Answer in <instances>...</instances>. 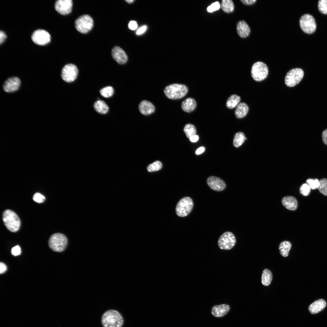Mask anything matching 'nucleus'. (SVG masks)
<instances>
[{
  "instance_id": "1",
  "label": "nucleus",
  "mask_w": 327,
  "mask_h": 327,
  "mask_svg": "<svg viewBox=\"0 0 327 327\" xmlns=\"http://www.w3.org/2000/svg\"><path fill=\"white\" fill-rule=\"evenodd\" d=\"M101 322L103 327H121L124 320L123 317L118 311L110 309L103 314Z\"/></svg>"
},
{
  "instance_id": "2",
  "label": "nucleus",
  "mask_w": 327,
  "mask_h": 327,
  "mask_svg": "<svg viewBox=\"0 0 327 327\" xmlns=\"http://www.w3.org/2000/svg\"><path fill=\"white\" fill-rule=\"evenodd\" d=\"M188 90V88L185 85L176 83L167 86L164 92L168 98L176 100L180 99L185 96Z\"/></svg>"
},
{
  "instance_id": "3",
  "label": "nucleus",
  "mask_w": 327,
  "mask_h": 327,
  "mask_svg": "<svg viewBox=\"0 0 327 327\" xmlns=\"http://www.w3.org/2000/svg\"><path fill=\"white\" fill-rule=\"evenodd\" d=\"M3 220L7 229L12 232H16L20 228L21 225L20 219L14 211L6 210L3 212Z\"/></svg>"
},
{
  "instance_id": "4",
  "label": "nucleus",
  "mask_w": 327,
  "mask_h": 327,
  "mask_svg": "<svg viewBox=\"0 0 327 327\" xmlns=\"http://www.w3.org/2000/svg\"><path fill=\"white\" fill-rule=\"evenodd\" d=\"M68 244L67 237L63 234L57 233L52 235L50 237L48 245L53 250L61 252L66 248Z\"/></svg>"
},
{
  "instance_id": "5",
  "label": "nucleus",
  "mask_w": 327,
  "mask_h": 327,
  "mask_svg": "<svg viewBox=\"0 0 327 327\" xmlns=\"http://www.w3.org/2000/svg\"><path fill=\"white\" fill-rule=\"evenodd\" d=\"M193 206L192 199L188 197H184L177 203L176 208V213L180 217L186 216L191 212Z\"/></svg>"
},
{
  "instance_id": "6",
  "label": "nucleus",
  "mask_w": 327,
  "mask_h": 327,
  "mask_svg": "<svg viewBox=\"0 0 327 327\" xmlns=\"http://www.w3.org/2000/svg\"><path fill=\"white\" fill-rule=\"evenodd\" d=\"M268 74V69L266 65L260 61L255 63L251 70V76L254 80L257 81L264 80Z\"/></svg>"
},
{
  "instance_id": "7",
  "label": "nucleus",
  "mask_w": 327,
  "mask_h": 327,
  "mask_svg": "<svg viewBox=\"0 0 327 327\" xmlns=\"http://www.w3.org/2000/svg\"><path fill=\"white\" fill-rule=\"evenodd\" d=\"M94 21L91 17L88 15H84L78 17L75 21V26L79 32L85 34L92 28Z\"/></svg>"
},
{
  "instance_id": "8",
  "label": "nucleus",
  "mask_w": 327,
  "mask_h": 327,
  "mask_svg": "<svg viewBox=\"0 0 327 327\" xmlns=\"http://www.w3.org/2000/svg\"><path fill=\"white\" fill-rule=\"evenodd\" d=\"M304 74L303 70L299 68H295L289 70L285 77V82L287 86L294 87L299 84Z\"/></svg>"
},
{
  "instance_id": "9",
  "label": "nucleus",
  "mask_w": 327,
  "mask_h": 327,
  "mask_svg": "<svg viewBox=\"0 0 327 327\" xmlns=\"http://www.w3.org/2000/svg\"><path fill=\"white\" fill-rule=\"evenodd\" d=\"M302 30L305 33H314L316 28V24L313 17L309 14H305L301 16L299 21Z\"/></svg>"
},
{
  "instance_id": "10",
  "label": "nucleus",
  "mask_w": 327,
  "mask_h": 327,
  "mask_svg": "<svg viewBox=\"0 0 327 327\" xmlns=\"http://www.w3.org/2000/svg\"><path fill=\"white\" fill-rule=\"evenodd\" d=\"M236 243V239L234 235L231 232H226L220 236L218 244L220 249L229 250L234 246Z\"/></svg>"
},
{
  "instance_id": "11",
  "label": "nucleus",
  "mask_w": 327,
  "mask_h": 327,
  "mask_svg": "<svg viewBox=\"0 0 327 327\" xmlns=\"http://www.w3.org/2000/svg\"><path fill=\"white\" fill-rule=\"evenodd\" d=\"M78 69L77 66L72 64L65 65L62 68L61 76L65 81L70 83L74 81L77 78Z\"/></svg>"
},
{
  "instance_id": "12",
  "label": "nucleus",
  "mask_w": 327,
  "mask_h": 327,
  "mask_svg": "<svg viewBox=\"0 0 327 327\" xmlns=\"http://www.w3.org/2000/svg\"><path fill=\"white\" fill-rule=\"evenodd\" d=\"M31 39L36 44L43 45L49 43L51 41V36L46 30L38 29L35 31L31 35Z\"/></svg>"
},
{
  "instance_id": "13",
  "label": "nucleus",
  "mask_w": 327,
  "mask_h": 327,
  "mask_svg": "<svg viewBox=\"0 0 327 327\" xmlns=\"http://www.w3.org/2000/svg\"><path fill=\"white\" fill-rule=\"evenodd\" d=\"M73 2L71 0H58L56 1L54 5L55 9L59 14L66 15L72 11Z\"/></svg>"
},
{
  "instance_id": "14",
  "label": "nucleus",
  "mask_w": 327,
  "mask_h": 327,
  "mask_svg": "<svg viewBox=\"0 0 327 327\" xmlns=\"http://www.w3.org/2000/svg\"><path fill=\"white\" fill-rule=\"evenodd\" d=\"M206 182L210 188L216 191H223L226 187V184L223 180L214 176L209 177L206 180Z\"/></svg>"
},
{
  "instance_id": "15",
  "label": "nucleus",
  "mask_w": 327,
  "mask_h": 327,
  "mask_svg": "<svg viewBox=\"0 0 327 327\" xmlns=\"http://www.w3.org/2000/svg\"><path fill=\"white\" fill-rule=\"evenodd\" d=\"M21 83V81L18 77L14 76L9 78L3 84V90L8 93L15 92L18 89Z\"/></svg>"
},
{
  "instance_id": "16",
  "label": "nucleus",
  "mask_w": 327,
  "mask_h": 327,
  "mask_svg": "<svg viewBox=\"0 0 327 327\" xmlns=\"http://www.w3.org/2000/svg\"><path fill=\"white\" fill-rule=\"evenodd\" d=\"M111 54L113 59L119 64H124L128 61V57L126 53L119 46H115L113 48Z\"/></svg>"
},
{
  "instance_id": "17",
  "label": "nucleus",
  "mask_w": 327,
  "mask_h": 327,
  "mask_svg": "<svg viewBox=\"0 0 327 327\" xmlns=\"http://www.w3.org/2000/svg\"><path fill=\"white\" fill-rule=\"evenodd\" d=\"M140 112L144 115H148L154 113L155 108L150 102L146 100L141 101L138 106Z\"/></svg>"
},
{
  "instance_id": "18",
  "label": "nucleus",
  "mask_w": 327,
  "mask_h": 327,
  "mask_svg": "<svg viewBox=\"0 0 327 327\" xmlns=\"http://www.w3.org/2000/svg\"><path fill=\"white\" fill-rule=\"evenodd\" d=\"M230 309V306L227 304L215 305L212 308V314L216 317H221L226 315Z\"/></svg>"
},
{
  "instance_id": "19",
  "label": "nucleus",
  "mask_w": 327,
  "mask_h": 327,
  "mask_svg": "<svg viewBox=\"0 0 327 327\" xmlns=\"http://www.w3.org/2000/svg\"><path fill=\"white\" fill-rule=\"evenodd\" d=\"M282 205L287 209L290 210H296L298 203L296 198L292 196H286L283 198L282 200Z\"/></svg>"
},
{
  "instance_id": "20",
  "label": "nucleus",
  "mask_w": 327,
  "mask_h": 327,
  "mask_svg": "<svg viewBox=\"0 0 327 327\" xmlns=\"http://www.w3.org/2000/svg\"><path fill=\"white\" fill-rule=\"evenodd\" d=\"M237 33L241 38L248 36L250 32V29L248 24L244 20L239 21L236 25Z\"/></svg>"
},
{
  "instance_id": "21",
  "label": "nucleus",
  "mask_w": 327,
  "mask_h": 327,
  "mask_svg": "<svg viewBox=\"0 0 327 327\" xmlns=\"http://www.w3.org/2000/svg\"><path fill=\"white\" fill-rule=\"evenodd\" d=\"M326 305V302L324 300L319 299L311 304L309 307V310L312 314H316L323 310Z\"/></svg>"
},
{
  "instance_id": "22",
  "label": "nucleus",
  "mask_w": 327,
  "mask_h": 327,
  "mask_svg": "<svg viewBox=\"0 0 327 327\" xmlns=\"http://www.w3.org/2000/svg\"><path fill=\"white\" fill-rule=\"evenodd\" d=\"M197 103L195 100L191 97H188L184 100L181 104V108L185 112L190 113L195 109Z\"/></svg>"
},
{
  "instance_id": "23",
  "label": "nucleus",
  "mask_w": 327,
  "mask_h": 327,
  "mask_svg": "<svg viewBox=\"0 0 327 327\" xmlns=\"http://www.w3.org/2000/svg\"><path fill=\"white\" fill-rule=\"evenodd\" d=\"M249 110L248 106L246 103H240L237 106L235 111V115L238 118H243L247 114Z\"/></svg>"
},
{
  "instance_id": "24",
  "label": "nucleus",
  "mask_w": 327,
  "mask_h": 327,
  "mask_svg": "<svg viewBox=\"0 0 327 327\" xmlns=\"http://www.w3.org/2000/svg\"><path fill=\"white\" fill-rule=\"evenodd\" d=\"M292 246L291 243L288 241H284L279 244V249L281 255L284 257H287Z\"/></svg>"
},
{
  "instance_id": "25",
  "label": "nucleus",
  "mask_w": 327,
  "mask_h": 327,
  "mask_svg": "<svg viewBox=\"0 0 327 327\" xmlns=\"http://www.w3.org/2000/svg\"><path fill=\"white\" fill-rule=\"evenodd\" d=\"M94 106L96 111L100 114H106L109 111V108L107 105L104 101L101 100L96 101Z\"/></svg>"
},
{
  "instance_id": "26",
  "label": "nucleus",
  "mask_w": 327,
  "mask_h": 327,
  "mask_svg": "<svg viewBox=\"0 0 327 327\" xmlns=\"http://www.w3.org/2000/svg\"><path fill=\"white\" fill-rule=\"evenodd\" d=\"M272 279V275L271 272L269 269H265L263 272L261 282L264 286H268L271 283Z\"/></svg>"
},
{
  "instance_id": "27",
  "label": "nucleus",
  "mask_w": 327,
  "mask_h": 327,
  "mask_svg": "<svg viewBox=\"0 0 327 327\" xmlns=\"http://www.w3.org/2000/svg\"><path fill=\"white\" fill-rule=\"evenodd\" d=\"M240 97L238 95L233 94L230 96L227 99L226 106L229 109H233L237 106L240 101Z\"/></svg>"
},
{
  "instance_id": "28",
  "label": "nucleus",
  "mask_w": 327,
  "mask_h": 327,
  "mask_svg": "<svg viewBox=\"0 0 327 327\" xmlns=\"http://www.w3.org/2000/svg\"><path fill=\"white\" fill-rule=\"evenodd\" d=\"M246 139L244 134L242 132L236 133L234 135L233 141L234 146L238 148L241 146Z\"/></svg>"
},
{
  "instance_id": "29",
  "label": "nucleus",
  "mask_w": 327,
  "mask_h": 327,
  "mask_svg": "<svg viewBox=\"0 0 327 327\" xmlns=\"http://www.w3.org/2000/svg\"><path fill=\"white\" fill-rule=\"evenodd\" d=\"M220 6L222 10L227 13L232 12L234 8L233 3L231 0H222Z\"/></svg>"
},
{
  "instance_id": "30",
  "label": "nucleus",
  "mask_w": 327,
  "mask_h": 327,
  "mask_svg": "<svg viewBox=\"0 0 327 327\" xmlns=\"http://www.w3.org/2000/svg\"><path fill=\"white\" fill-rule=\"evenodd\" d=\"M183 131L187 137L190 138L196 134L197 130L195 126L191 124H187L184 126Z\"/></svg>"
},
{
  "instance_id": "31",
  "label": "nucleus",
  "mask_w": 327,
  "mask_h": 327,
  "mask_svg": "<svg viewBox=\"0 0 327 327\" xmlns=\"http://www.w3.org/2000/svg\"><path fill=\"white\" fill-rule=\"evenodd\" d=\"M162 167L161 162L157 160L149 164L147 167V170L149 172L156 171L160 170Z\"/></svg>"
},
{
  "instance_id": "32",
  "label": "nucleus",
  "mask_w": 327,
  "mask_h": 327,
  "mask_svg": "<svg viewBox=\"0 0 327 327\" xmlns=\"http://www.w3.org/2000/svg\"><path fill=\"white\" fill-rule=\"evenodd\" d=\"M114 91L113 88L111 86L105 87L100 91L101 94L103 97L109 98L111 97L113 94Z\"/></svg>"
},
{
  "instance_id": "33",
  "label": "nucleus",
  "mask_w": 327,
  "mask_h": 327,
  "mask_svg": "<svg viewBox=\"0 0 327 327\" xmlns=\"http://www.w3.org/2000/svg\"><path fill=\"white\" fill-rule=\"evenodd\" d=\"M318 189L320 193L327 196V178H322L320 180V184Z\"/></svg>"
},
{
  "instance_id": "34",
  "label": "nucleus",
  "mask_w": 327,
  "mask_h": 327,
  "mask_svg": "<svg viewBox=\"0 0 327 327\" xmlns=\"http://www.w3.org/2000/svg\"><path fill=\"white\" fill-rule=\"evenodd\" d=\"M306 183L311 189L315 190L318 189L320 184V180L317 178H308L306 180Z\"/></svg>"
},
{
  "instance_id": "35",
  "label": "nucleus",
  "mask_w": 327,
  "mask_h": 327,
  "mask_svg": "<svg viewBox=\"0 0 327 327\" xmlns=\"http://www.w3.org/2000/svg\"><path fill=\"white\" fill-rule=\"evenodd\" d=\"M318 7L321 13L327 15V0H319L318 2Z\"/></svg>"
},
{
  "instance_id": "36",
  "label": "nucleus",
  "mask_w": 327,
  "mask_h": 327,
  "mask_svg": "<svg viewBox=\"0 0 327 327\" xmlns=\"http://www.w3.org/2000/svg\"><path fill=\"white\" fill-rule=\"evenodd\" d=\"M300 193L303 196H308L311 191V188L306 183H304L301 185L299 188Z\"/></svg>"
},
{
  "instance_id": "37",
  "label": "nucleus",
  "mask_w": 327,
  "mask_h": 327,
  "mask_svg": "<svg viewBox=\"0 0 327 327\" xmlns=\"http://www.w3.org/2000/svg\"><path fill=\"white\" fill-rule=\"evenodd\" d=\"M220 6L219 2H216L213 3L209 6L207 8V10L209 12H212L218 10L220 8Z\"/></svg>"
},
{
  "instance_id": "38",
  "label": "nucleus",
  "mask_w": 327,
  "mask_h": 327,
  "mask_svg": "<svg viewBox=\"0 0 327 327\" xmlns=\"http://www.w3.org/2000/svg\"><path fill=\"white\" fill-rule=\"evenodd\" d=\"M33 199L34 201L37 203H41L44 202L45 198L41 194L37 193L34 195Z\"/></svg>"
},
{
  "instance_id": "39",
  "label": "nucleus",
  "mask_w": 327,
  "mask_h": 327,
  "mask_svg": "<svg viewBox=\"0 0 327 327\" xmlns=\"http://www.w3.org/2000/svg\"><path fill=\"white\" fill-rule=\"evenodd\" d=\"M11 253L12 255L15 256L19 255L21 253V249L20 246L17 245L13 247L11 250Z\"/></svg>"
},
{
  "instance_id": "40",
  "label": "nucleus",
  "mask_w": 327,
  "mask_h": 327,
  "mask_svg": "<svg viewBox=\"0 0 327 327\" xmlns=\"http://www.w3.org/2000/svg\"><path fill=\"white\" fill-rule=\"evenodd\" d=\"M147 28L146 25H144L139 28L136 31V34L139 35L144 33L146 30Z\"/></svg>"
},
{
  "instance_id": "41",
  "label": "nucleus",
  "mask_w": 327,
  "mask_h": 327,
  "mask_svg": "<svg viewBox=\"0 0 327 327\" xmlns=\"http://www.w3.org/2000/svg\"><path fill=\"white\" fill-rule=\"evenodd\" d=\"M137 23L134 21H130L128 24L129 28L132 30H135L137 28Z\"/></svg>"
},
{
  "instance_id": "42",
  "label": "nucleus",
  "mask_w": 327,
  "mask_h": 327,
  "mask_svg": "<svg viewBox=\"0 0 327 327\" xmlns=\"http://www.w3.org/2000/svg\"><path fill=\"white\" fill-rule=\"evenodd\" d=\"M322 137L323 142L325 145H327V129L322 132Z\"/></svg>"
},
{
  "instance_id": "43",
  "label": "nucleus",
  "mask_w": 327,
  "mask_h": 327,
  "mask_svg": "<svg viewBox=\"0 0 327 327\" xmlns=\"http://www.w3.org/2000/svg\"><path fill=\"white\" fill-rule=\"evenodd\" d=\"M7 269V267L5 264L2 262L0 263V273L1 274L5 272Z\"/></svg>"
},
{
  "instance_id": "44",
  "label": "nucleus",
  "mask_w": 327,
  "mask_h": 327,
  "mask_svg": "<svg viewBox=\"0 0 327 327\" xmlns=\"http://www.w3.org/2000/svg\"><path fill=\"white\" fill-rule=\"evenodd\" d=\"M6 35L3 31H0V43L2 44L6 38Z\"/></svg>"
},
{
  "instance_id": "45",
  "label": "nucleus",
  "mask_w": 327,
  "mask_h": 327,
  "mask_svg": "<svg viewBox=\"0 0 327 327\" xmlns=\"http://www.w3.org/2000/svg\"><path fill=\"white\" fill-rule=\"evenodd\" d=\"M240 1L244 4L251 5L254 3L256 0H241Z\"/></svg>"
},
{
  "instance_id": "46",
  "label": "nucleus",
  "mask_w": 327,
  "mask_h": 327,
  "mask_svg": "<svg viewBox=\"0 0 327 327\" xmlns=\"http://www.w3.org/2000/svg\"><path fill=\"white\" fill-rule=\"evenodd\" d=\"M199 137L198 135H196L190 137L189 139L190 140L193 142H195L199 140Z\"/></svg>"
},
{
  "instance_id": "47",
  "label": "nucleus",
  "mask_w": 327,
  "mask_h": 327,
  "mask_svg": "<svg viewBox=\"0 0 327 327\" xmlns=\"http://www.w3.org/2000/svg\"><path fill=\"white\" fill-rule=\"evenodd\" d=\"M204 147H201L198 148L196 151V154L197 155L203 153L205 150Z\"/></svg>"
},
{
  "instance_id": "48",
  "label": "nucleus",
  "mask_w": 327,
  "mask_h": 327,
  "mask_svg": "<svg viewBox=\"0 0 327 327\" xmlns=\"http://www.w3.org/2000/svg\"><path fill=\"white\" fill-rule=\"evenodd\" d=\"M125 1L128 3H132L133 2H134V0H125Z\"/></svg>"
}]
</instances>
